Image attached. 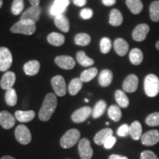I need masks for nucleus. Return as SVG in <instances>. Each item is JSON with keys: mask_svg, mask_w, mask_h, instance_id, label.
<instances>
[{"mask_svg": "<svg viewBox=\"0 0 159 159\" xmlns=\"http://www.w3.org/2000/svg\"><path fill=\"white\" fill-rule=\"evenodd\" d=\"M31 6H39L40 0H29Z\"/></svg>", "mask_w": 159, "mask_h": 159, "instance_id": "nucleus-48", "label": "nucleus"}, {"mask_svg": "<svg viewBox=\"0 0 159 159\" xmlns=\"http://www.w3.org/2000/svg\"><path fill=\"white\" fill-rule=\"evenodd\" d=\"M35 114L33 111H16V119L21 122H29L35 118Z\"/></svg>", "mask_w": 159, "mask_h": 159, "instance_id": "nucleus-23", "label": "nucleus"}, {"mask_svg": "<svg viewBox=\"0 0 159 159\" xmlns=\"http://www.w3.org/2000/svg\"><path fill=\"white\" fill-rule=\"evenodd\" d=\"M156 49H158V50L159 51V41H157V42H156Z\"/></svg>", "mask_w": 159, "mask_h": 159, "instance_id": "nucleus-50", "label": "nucleus"}, {"mask_svg": "<svg viewBox=\"0 0 159 159\" xmlns=\"http://www.w3.org/2000/svg\"><path fill=\"white\" fill-rule=\"evenodd\" d=\"M36 30L35 22L30 20H21L11 27V31L15 34L31 35Z\"/></svg>", "mask_w": 159, "mask_h": 159, "instance_id": "nucleus-2", "label": "nucleus"}, {"mask_svg": "<svg viewBox=\"0 0 159 159\" xmlns=\"http://www.w3.org/2000/svg\"><path fill=\"white\" fill-rule=\"evenodd\" d=\"M77 61L80 64L83 66L87 67V66H91L94 63V60L90 58L85 55V53L83 51H79L77 53Z\"/></svg>", "mask_w": 159, "mask_h": 159, "instance_id": "nucleus-32", "label": "nucleus"}, {"mask_svg": "<svg viewBox=\"0 0 159 159\" xmlns=\"http://www.w3.org/2000/svg\"><path fill=\"white\" fill-rule=\"evenodd\" d=\"M129 58L132 64L136 66L141 64L144 59L142 51L139 48L133 49L129 54Z\"/></svg>", "mask_w": 159, "mask_h": 159, "instance_id": "nucleus-27", "label": "nucleus"}, {"mask_svg": "<svg viewBox=\"0 0 159 159\" xmlns=\"http://www.w3.org/2000/svg\"><path fill=\"white\" fill-rule=\"evenodd\" d=\"M92 114V108L89 106H84L77 109L71 115V120L75 123L85 122Z\"/></svg>", "mask_w": 159, "mask_h": 159, "instance_id": "nucleus-9", "label": "nucleus"}, {"mask_svg": "<svg viewBox=\"0 0 159 159\" xmlns=\"http://www.w3.org/2000/svg\"><path fill=\"white\" fill-rule=\"evenodd\" d=\"M5 102L9 106H14L17 103V94L14 89H11L6 91L5 93Z\"/></svg>", "mask_w": 159, "mask_h": 159, "instance_id": "nucleus-34", "label": "nucleus"}, {"mask_svg": "<svg viewBox=\"0 0 159 159\" xmlns=\"http://www.w3.org/2000/svg\"><path fill=\"white\" fill-rule=\"evenodd\" d=\"M57 100L56 95L52 93H49L45 97L43 102L40 109L39 116L43 122H47L51 118L57 108Z\"/></svg>", "mask_w": 159, "mask_h": 159, "instance_id": "nucleus-1", "label": "nucleus"}, {"mask_svg": "<svg viewBox=\"0 0 159 159\" xmlns=\"http://www.w3.org/2000/svg\"><path fill=\"white\" fill-rule=\"evenodd\" d=\"M113 136V130L111 128H105L99 131L97 134L95 135L94 141L95 144L97 145H104L105 141L108 139L109 137Z\"/></svg>", "mask_w": 159, "mask_h": 159, "instance_id": "nucleus-20", "label": "nucleus"}, {"mask_svg": "<svg viewBox=\"0 0 159 159\" xmlns=\"http://www.w3.org/2000/svg\"><path fill=\"white\" fill-rule=\"evenodd\" d=\"M85 102H89V99H85Z\"/></svg>", "mask_w": 159, "mask_h": 159, "instance_id": "nucleus-52", "label": "nucleus"}, {"mask_svg": "<svg viewBox=\"0 0 159 159\" xmlns=\"http://www.w3.org/2000/svg\"><path fill=\"white\" fill-rule=\"evenodd\" d=\"M115 99L121 108H125L129 105V99L125 93L122 90H116L115 91Z\"/></svg>", "mask_w": 159, "mask_h": 159, "instance_id": "nucleus-29", "label": "nucleus"}, {"mask_svg": "<svg viewBox=\"0 0 159 159\" xmlns=\"http://www.w3.org/2000/svg\"><path fill=\"white\" fill-rule=\"evenodd\" d=\"M107 104L104 100H99L96 103L94 109L92 110L93 118L97 119L100 117L104 114L105 109H106Z\"/></svg>", "mask_w": 159, "mask_h": 159, "instance_id": "nucleus-33", "label": "nucleus"}, {"mask_svg": "<svg viewBox=\"0 0 159 159\" xmlns=\"http://www.w3.org/2000/svg\"><path fill=\"white\" fill-rule=\"evenodd\" d=\"M97 73H98V70H97L96 67H92V68H90L83 71L80 74V78L83 83L90 82L91 80H92L97 76Z\"/></svg>", "mask_w": 159, "mask_h": 159, "instance_id": "nucleus-31", "label": "nucleus"}, {"mask_svg": "<svg viewBox=\"0 0 159 159\" xmlns=\"http://www.w3.org/2000/svg\"><path fill=\"white\" fill-rule=\"evenodd\" d=\"M116 142V139L114 136H111L105 141L104 143V148L106 149H111L114 147L115 143Z\"/></svg>", "mask_w": 159, "mask_h": 159, "instance_id": "nucleus-44", "label": "nucleus"}, {"mask_svg": "<svg viewBox=\"0 0 159 159\" xmlns=\"http://www.w3.org/2000/svg\"><path fill=\"white\" fill-rule=\"evenodd\" d=\"M145 122L149 126H159V112L152 113L149 115L146 118Z\"/></svg>", "mask_w": 159, "mask_h": 159, "instance_id": "nucleus-40", "label": "nucleus"}, {"mask_svg": "<svg viewBox=\"0 0 159 159\" xmlns=\"http://www.w3.org/2000/svg\"><path fill=\"white\" fill-rule=\"evenodd\" d=\"M117 134L119 136L125 137L128 136V134H130V126H128L127 124L122 125V126H120L117 130Z\"/></svg>", "mask_w": 159, "mask_h": 159, "instance_id": "nucleus-41", "label": "nucleus"}, {"mask_svg": "<svg viewBox=\"0 0 159 159\" xmlns=\"http://www.w3.org/2000/svg\"><path fill=\"white\" fill-rule=\"evenodd\" d=\"M127 7L134 14H139L142 11L143 3L141 0H126Z\"/></svg>", "mask_w": 159, "mask_h": 159, "instance_id": "nucleus-28", "label": "nucleus"}, {"mask_svg": "<svg viewBox=\"0 0 159 159\" xmlns=\"http://www.w3.org/2000/svg\"><path fill=\"white\" fill-rule=\"evenodd\" d=\"M0 159H16V158H13V157L11 156H3L2 158H1Z\"/></svg>", "mask_w": 159, "mask_h": 159, "instance_id": "nucleus-49", "label": "nucleus"}, {"mask_svg": "<svg viewBox=\"0 0 159 159\" xmlns=\"http://www.w3.org/2000/svg\"><path fill=\"white\" fill-rule=\"evenodd\" d=\"M51 84L55 94L59 97L65 96V94H66L67 88L65 80L62 76L57 75V76L53 77L51 80Z\"/></svg>", "mask_w": 159, "mask_h": 159, "instance_id": "nucleus-7", "label": "nucleus"}, {"mask_svg": "<svg viewBox=\"0 0 159 159\" xmlns=\"http://www.w3.org/2000/svg\"><path fill=\"white\" fill-rule=\"evenodd\" d=\"M114 50L119 56H125L128 53L129 49L128 43L125 39H116L114 43Z\"/></svg>", "mask_w": 159, "mask_h": 159, "instance_id": "nucleus-18", "label": "nucleus"}, {"mask_svg": "<svg viewBox=\"0 0 159 159\" xmlns=\"http://www.w3.org/2000/svg\"><path fill=\"white\" fill-rule=\"evenodd\" d=\"M99 83L102 87H108L113 80V73L109 69H104L99 75Z\"/></svg>", "mask_w": 159, "mask_h": 159, "instance_id": "nucleus-21", "label": "nucleus"}, {"mask_svg": "<svg viewBox=\"0 0 159 159\" xmlns=\"http://www.w3.org/2000/svg\"><path fill=\"white\" fill-rule=\"evenodd\" d=\"M111 47H112V44H111V41L110 39L104 37L101 39L100 43H99L101 52L103 53V54H107L111 51Z\"/></svg>", "mask_w": 159, "mask_h": 159, "instance_id": "nucleus-38", "label": "nucleus"}, {"mask_svg": "<svg viewBox=\"0 0 159 159\" xmlns=\"http://www.w3.org/2000/svg\"><path fill=\"white\" fill-rule=\"evenodd\" d=\"M78 152L81 159H91L93 156V150L91 142L88 139H82L79 141Z\"/></svg>", "mask_w": 159, "mask_h": 159, "instance_id": "nucleus-8", "label": "nucleus"}, {"mask_svg": "<svg viewBox=\"0 0 159 159\" xmlns=\"http://www.w3.org/2000/svg\"><path fill=\"white\" fill-rule=\"evenodd\" d=\"M55 63L61 69L71 70L75 66V60L69 55H60L55 57Z\"/></svg>", "mask_w": 159, "mask_h": 159, "instance_id": "nucleus-14", "label": "nucleus"}, {"mask_svg": "<svg viewBox=\"0 0 159 159\" xmlns=\"http://www.w3.org/2000/svg\"><path fill=\"white\" fill-rule=\"evenodd\" d=\"M41 13V7L40 6H31L25 12H24L21 16V20H30L36 22L39 20Z\"/></svg>", "mask_w": 159, "mask_h": 159, "instance_id": "nucleus-15", "label": "nucleus"}, {"mask_svg": "<svg viewBox=\"0 0 159 159\" xmlns=\"http://www.w3.org/2000/svg\"><path fill=\"white\" fill-rule=\"evenodd\" d=\"M16 79V76L14 72L11 71H6L3 75V76L2 77L1 81H0L1 88L6 91L12 89L13 85L15 84Z\"/></svg>", "mask_w": 159, "mask_h": 159, "instance_id": "nucleus-16", "label": "nucleus"}, {"mask_svg": "<svg viewBox=\"0 0 159 159\" xmlns=\"http://www.w3.org/2000/svg\"><path fill=\"white\" fill-rule=\"evenodd\" d=\"M116 0H102V2L105 6H112L116 3Z\"/></svg>", "mask_w": 159, "mask_h": 159, "instance_id": "nucleus-46", "label": "nucleus"}, {"mask_svg": "<svg viewBox=\"0 0 159 159\" xmlns=\"http://www.w3.org/2000/svg\"><path fill=\"white\" fill-rule=\"evenodd\" d=\"M16 119L8 111H2L0 112V125L4 129L8 130L15 125Z\"/></svg>", "mask_w": 159, "mask_h": 159, "instance_id": "nucleus-17", "label": "nucleus"}, {"mask_svg": "<svg viewBox=\"0 0 159 159\" xmlns=\"http://www.w3.org/2000/svg\"><path fill=\"white\" fill-rule=\"evenodd\" d=\"M141 159H158V158L152 151L145 150L141 153Z\"/></svg>", "mask_w": 159, "mask_h": 159, "instance_id": "nucleus-42", "label": "nucleus"}, {"mask_svg": "<svg viewBox=\"0 0 159 159\" xmlns=\"http://www.w3.org/2000/svg\"><path fill=\"white\" fill-rule=\"evenodd\" d=\"M2 5H3L2 0H0V9H1V7H2Z\"/></svg>", "mask_w": 159, "mask_h": 159, "instance_id": "nucleus-51", "label": "nucleus"}, {"mask_svg": "<svg viewBox=\"0 0 159 159\" xmlns=\"http://www.w3.org/2000/svg\"><path fill=\"white\" fill-rule=\"evenodd\" d=\"M13 63L11 52L7 47H0V71H7Z\"/></svg>", "mask_w": 159, "mask_h": 159, "instance_id": "nucleus-5", "label": "nucleus"}, {"mask_svg": "<svg viewBox=\"0 0 159 159\" xmlns=\"http://www.w3.org/2000/svg\"><path fill=\"white\" fill-rule=\"evenodd\" d=\"M73 2L78 7H83L87 2V0H73Z\"/></svg>", "mask_w": 159, "mask_h": 159, "instance_id": "nucleus-45", "label": "nucleus"}, {"mask_svg": "<svg viewBox=\"0 0 159 159\" xmlns=\"http://www.w3.org/2000/svg\"><path fill=\"white\" fill-rule=\"evenodd\" d=\"M149 31H150V26L147 24H140L137 25L133 31V39L138 42L143 41L147 38Z\"/></svg>", "mask_w": 159, "mask_h": 159, "instance_id": "nucleus-10", "label": "nucleus"}, {"mask_svg": "<svg viewBox=\"0 0 159 159\" xmlns=\"http://www.w3.org/2000/svg\"><path fill=\"white\" fill-rule=\"evenodd\" d=\"M69 3H70L69 0H55L54 3L49 9V13L55 17L63 14Z\"/></svg>", "mask_w": 159, "mask_h": 159, "instance_id": "nucleus-12", "label": "nucleus"}, {"mask_svg": "<svg viewBox=\"0 0 159 159\" xmlns=\"http://www.w3.org/2000/svg\"><path fill=\"white\" fill-rule=\"evenodd\" d=\"M55 25L63 33H68L69 31V21L63 14L55 17Z\"/></svg>", "mask_w": 159, "mask_h": 159, "instance_id": "nucleus-22", "label": "nucleus"}, {"mask_svg": "<svg viewBox=\"0 0 159 159\" xmlns=\"http://www.w3.org/2000/svg\"><path fill=\"white\" fill-rule=\"evenodd\" d=\"M144 92L149 97H155L159 93V79L154 74H149L144 78Z\"/></svg>", "mask_w": 159, "mask_h": 159, "instance_id": "nucleus-3", "label": "nucleus"}, {"mask_svg": "<svg viewBox=\"0 0 159 159\" xmlns=\"http://www.w3.org/2000/svg\"><path fill=\"white\" fill-rule=\"evenodd\" d=\"M123 16L122 13L118 9L111 10L109 16V23L114 27H118L122 24Z\"/></svg>", "mask_w": 159, "mask_h": 159, "instance_id": "nucleus-24", "label": "nucleus"}, {"mask_svg": "<svg viewBox=\"0 0 159 159\" xmlns=\"http://www.w3.org/2000/svg\"><path fill=\"white\" fill-rule=\"evenodd\" d=\"M15 136L18 142L24 145L28 144L32 139L30 131L27 127L24 125H20L17 126L15 130Z\"/></svg>", "mask_w": 159, "mask_h": 159, "instance_id": "nucleus-6", "label": "nucleus"}, {"mask_svg": "<svg viewBox=\"0 0 159 159\" xmlns=\"http://www.w3.org/2000/svg\"><path fill=\"white\" fill-rule=\"evenodd\" d=\"M40 63L38 61L33 60L28 61L24 65V71L27 75L34 76L36 75L40 70Z\"/></svg>", "mask_w": 159, "mask_h": 159, "instance_id": "nucleus-19", "label": "nucleus"}, {"mask_svg": "<svg viewBox=\"0 0 159 159\" xmlns=\"http://www.w3.org/2000/svg\"><path fill=\"white\" fill-rule=\"evenodd\" d=\"M130 135L134 140H139L142 136V127L139 121H134L130 126Z\"/></svg>", "mask_w": 159, "mask_h": 159, "instance_id": "nucleus-26", "label": "nucleus"}, {"mask_svg": "<svg viewBox=\"0 0 159 159\" xmlns=\"http://www.w3.org/2000/svg\"><path fill=\"white\" fill-rule=\"evenodd\" d=\"M139 85V78L136 75H129L125 79L122 88L125 92L134 93L137 90Z\"/></svg>", "mask_w": 159, "mask_h": 159, "instance_id": "nucleus-11", "label": "nucleus"}, {"mask_svg": "<svg viewBox=\"0 0 159 159\" xmlns=\"http://www.w3.org/2000/svg\"><path fill=\"white\" fill-rule=\"evenodd\" d=\"M75 42L78 46H87L91 42V36L85 33H78L75 35Z\"/></svg>", "mask_w": 159, "mask_h": 159, "instance_id": "nucleus-37", "label": "nucleus"}, {"mask_svg": "<svg viewBox=\"0 0 159 159\" xmlns=\"http://www.w3.org/2000/svg\"><path fill=\"white\" fill-rule=\"evenodd\" d=\"M47 41L51 45L60 47L65 42L64 35L58 33H51L47 36Z\"/></svg>", "mask_w": 159, "mask_h": 159, "instance_id": "nucleus-25", "label": "nucleus"}, {"mask_svg": "<svg viewBox=\"0 0 159 159\" xmlns=\"http://www.w3.org/2000/svg\"><path fill=\"white\" fill-rule=\"evenodd\" d=\"M24 9L23 0H14L11 6V12L14 16L21 14Z\"/></svg>", "mask_w": 159, "mask_h": 159, "instance_id": "nucleus-39", "label": "nucleus"}, {"mask_svg": "<svg viewBox=\"0 0 159 159\" xmlns=\"http://www.w3.org/2000/svg\"><path fill=\"white\" fill-rule=\"evenodd\" d=\"M82 87H83V82L80 77L79 78L78 77H76V78L71 80L68 87L69 94L72 95V96H75V95L77 94V93L81 90Z\"/></svg>", "mask_w": 159, "mask_h": 159, "instance_id": "nucleus-30", "label": "nucleus"}, {"mask_svg": "<svg viewBox=\"0 0 159 159\" xmlns=\"http://www.w3.org/2000/svg\"><path fill=\"white\" fill-rule=\"evenodd\" d=\"M80 132L77 129H71L67 131L61 139V146L64 149L72 148L79 141Z\"/></svg>", "mask_w": 159, "mask_h": 159, "instance_id": "nucleus-4", "label": "nucleus"}, {"mask_svg": "<svg viewBox=\"0 0 159 159\" xmlns=\"http://www.w3.org/2000/svg\"><path fill=\"white\" fill-rule=\"evenodd\" d=\"M150 19L154 22L159 21V1H154L150 6Z\"/></svg>", "mask_w": 159, "mask_h": 159, "instance_id": "nucleus-36", "label": "nucleus"}, {"mask_svg": "<svg viewBox=\"0 0 159 159\" xmlns=\"http://www.w3.org/2000/svg\"><path fill=\"white\" fill-rule=\"evenodd\" d=\"M80 15L83 19H90L93 16V11L90 8H84L80 11Z\"/></svg>", "mask_w": 159, "mask_h": 159, "instance_id": "nucleus-43", "label": "nucleus"}, {"mask_svg": "<svg viewBox=\"0 0 159 159\" xmlns=\"http://www.w3.org/2000/svg\"><path fill=\"white\" fill-rule=\"evenodd\" d=\"M108 116L114 122H119L122 117V111L117 105H113L110 106L108 111Z\"/></svg>", "mask_w": 159, "mask_h": 159, "instance_id": "nucleus-35", "label": "nucleus"}, {"mask_svg": "<svg viewBox=\"0 0 159 159\" xmlns=\"http://www.w3.org/2000/svg\"><path fill=\"white\" fill-rule=\"evenodd\" d=\"M108 159H128V157H126V156L113 154V155H111V156H109Z\"/></svg>", "mask_w": 159, "mask_h": 159, "instance_id": "nucleus-47", "label": "nucleus"}, {"mask_svg": "<svg viewBox=\"0 0 159 159\" xmlns=\"http://www.w3.org/2000/svg\"><path fill=\"white\" fill-rule=\"evenodd\" d=\"M141 141L144 145L152 146L159 142V131L158 130H149L141 137Z\"/></svg>", "mask_w": 159, "mask_h": 159, "instance_id": "nucleus-13", "label": "nucleus"}]
</instances>
